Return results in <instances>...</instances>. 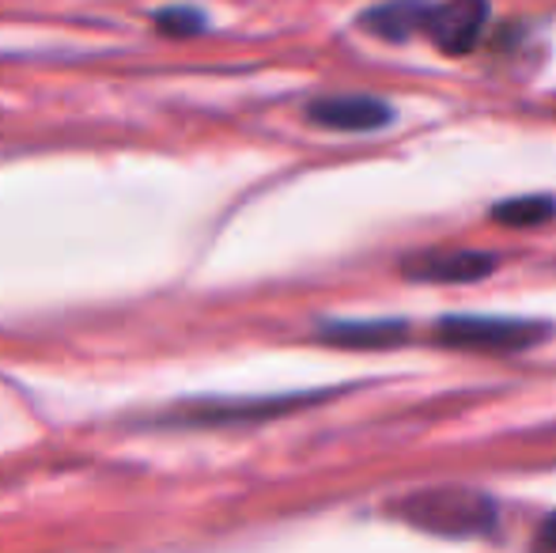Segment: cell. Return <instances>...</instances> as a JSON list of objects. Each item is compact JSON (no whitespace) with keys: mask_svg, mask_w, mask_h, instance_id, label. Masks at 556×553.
<instances>
[{"mask_svg":"<svg viewBox=\"0 0 556 553\" xmlns=\"http://www.w3.org/2000/svg\"><path fill=\"white\" fill-rule=\"evenodd\" d=\"M549 326L500 315H451L435 323V341L462 353H522L545 341Z\"/></svg>","mask_w":556,"mask_h":553,"instance_id":"obj_2","label":"cell"},{"mask_svg":"<svg viewBox=\"0 0 556 553\" xmlns=\"http://www.w3.org/2000/svg\"><path fill=\"white\" fill-rule=\"evenodd\" d=\"M405 277L425 280V285H469L496 269V259L484 251H425L405 262Z\"/></svg>","mask_w":556,"mask_h":553,"instance_id":"obj_5","label":"cell"},{"mask_svg":"<svg viewBox=\"0 0 556 553\" xmlns=\"http://www.w3.org/2000/svg\"><path fill=\"white\" fill-rule=\"evenodd\" d=\"M397 512H402L405 524L420 527L428 535H443V539H477V535H489L496 527L492 497L466 486L420 489V493L405 497Z\"/></svg>","mask_w":556,"mask_h":553,"instance_id":"obj_1","label":"cell"},{"mask_svg":"<svg viewBox=\"0 0 556 553\" xmlns=\"http://www.w3.org/2000/svg\"><path fill=\"white\" fill-rule=\"evenodd\" d=\"M307 118L323 129H337V134H371V129L387 126L394 111L375 96H323L307 106Z\"/></svg>","mask_w":556,"mask_h":553,"instance_id":"obj_4","label":"cell"},{"mask_svg":"<svg viewBox=\"0 0 556 553\" xmlns=\"http://www.w3.org/2000/svg\"><path fill=\"white\" fill-rule=\"evenodd\" d=\"M489 23V0H443L428 8L425 35L443 53H469Z\"/></svg>","mask_w":556,"mask_h":553,"instance_id":"obj_3","label":"cell"},{"mask_svg":"<svg viewBox=\"0 0 556 553\" xmlns=\"http://www.w3.org/2000/svg\"><path fill=\"white\" fill-rule=\"evenodd\" d=\"M155 23H160L167 35H198V30L205 27V15H201L198 8H170V12L155 15Z\"/></svg>","mask_w":556,"mask_h":553,"instance_id":"obj_9","label":"cell"},{"mask_svg":"<svg viewBox=\"0 0 556 553\" xmlns=\"http://www.w3.org/2000/svg\"><path fill=\"white\" fill-rule=\"evenodd\" d=\"M530 553H556V512L542 524V531H538V539H534V546H530Z\"/></svg>","mask_w":556,"mask_h":553,"instance_id":"obj_10","label":"cell"},{"mask_svg":"<svg viewBox=\"0 0 556 553\" xmlns=\"http://www.w3.org/2000/svg\"><path fill=\"white\" fill-rule=\"evenodd\" d=\"M409 338V326L397 318H341V323H326L318 330V341L341 349H394Z\"/></svg>","mask_w":556,"mask_h":553,"instance_id":"obj_6","label":"cell"},{"mask_svg":"<svg viewBox=\"0 0 556 553\" xmlns=\"http://www.w3.org/2000/svg\"><path fill=\"white\" fill-rule=\"evenodd\" d=\"M428 0H387V4H375L371 12H364V27L375 38H387V42H405L417 30H425L428 20Z\"/></svg>","mask_w":556,"mask_h":553,"instance_id":"obj_7","label":"cell"},{"mask_svg":"<svg viewBox=\"0 0 556 553\" xmlns=\"http://www.w3.org/2000/svg\"><path fill=\"white\" fill-rule=\"evenodd\" d=\"M556 216V198L545 193H527V198H511L492 205V221L504 228H538V224L553 221Z\"/></svg>","mask_w":556,"mask_h":553,"instance_id":"obj_8","label":"cell"}]
</instances>
